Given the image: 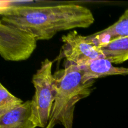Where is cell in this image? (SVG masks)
<instances>
[{"label": "cell", "mask_w": 128, "mask_h": 128, "mask_svg": "<svg viewBox=\"0 0 128 128\" xmlns=\"http://www.w3.org/2000/svg\"><path fill=\"white\" fill-rule=\"evenodd\" d=\"M1 20L32 34L37 41L49 40L61 31L86 28L94 23L91 10L82 5L11 4L1 6Z\"/></svg>", "instance_id": "1"}, {"label": "cell", "mask_w": 128, "mask_h": 128, "mask_svg": "<svg viewBox=\"0 0 128 128\" xmlns=\"http://www.w3.org/2000/svg\"><path fill=\"white\" fill-rule=\"evenodd\" d=\"M64 68L54 74L56 97L50 120L45 128H54L62 124L65 128H72L75 105L90 96L94 89L95 80H88L80 67L65 61Z\"/></svg>", "instance_id": "2"}, {"label": "cell", "mask_w": 128, "mask_h": 128, "mask_svg": "<svg viewBox=\"0 0 128 128\" xmlns=\"http://www.w3.org/2000/svg\"><path fill=\"white\" fill-rule=\"evenodd\" d=\"M52 69V61L46 58L32 76L34 94L31 100V120L36 127L45 128L50 120L56 92Z\"/></svg>", "instance_id": "3"}, {"label": "cell", "mask_w": 128, "mask_h": 128, "mask_svg": "<svg viewBox=\"0 0 128 128\" xmlns=\"http://www.w3.org/2000/svg\"><path fill=\"white\" fill-rule=\"evenodd\" d=\"M37 41L28 31L0 21V55L5 61L27 60L36 50Z\"/></svg>", "instance_id": "4"}, {"label": "cell", "mask_w": 128, "mask_h": 128, "mask_svg": "<svg viewBox=\"0 0 128 128\" xmlns=\"http://www.w3.org/2000/svg\"><path fill=\"white\" fill-rule=\"evenodd\" d=\"M63 42L60 54V58H64L68 62L81 67L92 61L104 58L99 45L89 36L80 34L76 31H71L61 38Z\"/></svg>", "instance_id": "5"}, {"label": "cell", "mask_w": 128, "mask_h": 128, "mask_svg": "<svg viewBox=\"0 0 128 128\" xmlns=\"http://www.w3.org/2000/svg\"><path fill=\"white\" fill-rule=\"evenodd\" d=\"M31 120V100L0 117V128H36Z\"/></svg>", "instance_id": "6"}, {"label": "cell", "mask_w": 128, "mask_h": 128, "mask_svg": "<svg viewBox=\"0 0 128 128\" xmlns=\"http://www.w3.org/2000/svg\"><path fill=\"white\" fill-rule=\"evenodd\" d=\"M80 68L88 80H96L114 75H128V68L113 66L112 62L104 58L98 59Z\"/></svg>", "instance_id": "7"}, {"label": "cell", "mask_w": 128, "mask_h": 128, "mask_svg": "<svg viewBox=\"0 0 128 128\" xmlns=\"http://www.w3.org/2000/svg\"><path fill=\"white\" fill-rule=\"evenodd\" d=\"M97 45L106 44L113 40L128 37V10L118 20L101 31L89 35Z\"/></svg>", "instance_id": "8"}, {"label": "cell", "mask_w": 128, "mask_h": 128, "mask_svg": "<svg viewBox=\"0 0 128 128\" xmlns=\"http://www.w3.org/2000/svg\"><path fill=\"white\" fill-rule=\"evenodd\" d=\"M99 46L104 58L112 64H119L128 60V37L113 40Z\"/></svg>", "instance_id": "9"}, {"label": "cell", "mask_w": 128, "mask_h": 128, "mask_svg": "<svg viewBox=\"0 0 128 128\" xmlns=\"http://www.w3.org/2000/svg\"><path fill=\"white\" fill-rule=\"evenodd\" d=\"M23 103L22 100L12 95L2 83L0 84V117L20 107Z\"/></svg>", "instance_id": "10"}]
</instances>
